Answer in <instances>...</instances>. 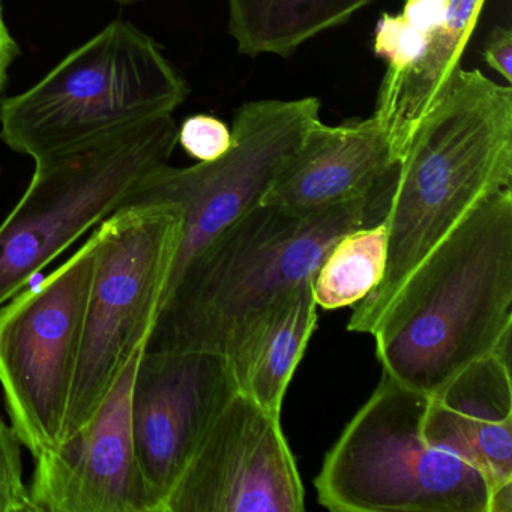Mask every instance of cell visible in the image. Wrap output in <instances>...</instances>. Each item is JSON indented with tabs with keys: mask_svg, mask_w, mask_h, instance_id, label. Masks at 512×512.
<instances>
[{
	"mask_svg": "<svg viewBox=\"0 0 512 512\" xmlns=\"http://www.w3.org/2000/svg\"><path fill=\"white\" fill-rule=\"evenodd\" d=\"M142 352L85 427L35 457L28 485L34 512H157L131 430V388Z\"/></svg>",
	"mask_w": 512,
	"mask_h": 512,
	"instance_id": "7c38bea8",
	"label": "cell"
},
{
	"mask_svg": "<svg viewBox=\"0 0 512 512\" xmlns=\"http://www.w3.org/2000/svg\"><path fill=\"white\" fill-rule=\"evenodd\" d=\"M304 484L281 416L236 391L206 431L164 512H302Z\"/></svg>",
	"mask_w": 512,
	"mask_h": 512,
	"instance_id": "30bf717a",
	"label": "cell"
},
{
	"mask_svg": "<svg viewBox=\"0 0 512 512\" xmlns=\"http://www.w3.org/2000/svg\"><path fill=\"white\" fill-rule=\"evenodd\" d=\"M484 4L485 0H448L445 17L428 37L421 58L394 83L380 86L374 116L388 131L398 160L422 116L460 68Z\"/></svg>",
	"mask_w": 512,
	"mask_h": 512,
	"instance_id": "2e32d148",
	"label": "cell"
},
{
	"mask_svg": "<svg viewBox=\"0 0 512 512\" xmlns=\"http://www.w3.org/2000/svg\"><path fill=\"white\" fill-rule=\"evenodd\" d=\"M422 434L481 472L490 487L488 512H512L511 364L476 359L428 397Z\"/></svg>",
	"mask_w": 512,
	"mask_h": 512,
	"instance_id": "4fadbf2b",
	"label": "cell"
},
{
	"mask_svg": "<svg viewBox=\"0 0 512 512\" xmlns=\"http://www.w3.org/2000/svg\"><path fill=\"white\" fill-rule=\"evenodd\" d=\"M112 2H116L119 5H134L139 4L140 0H112Z\"/></svg>",
	"mask_w": 512,
	"mask_h": 512,
	"instance_id": "cb8c5ba5",
	"label": "cell"
},
{
	"mask_svg": "<svg viewBox=\"0 0 512 512\" xmlns=\"http://www.w3.org/2000/svg\"><path fill=\"white\" fill-rule=\"evenodd\" d=\"M512 89L458 68L416 125L386 211L388 259L347 329L373 334L413 269L488 194L511 187Z\"/></svg>",
	"mask_w": 512,
	"mask_h": 512,
	"instance_id": "3957f363",
	"label": "cell"
},
{
	"mask_svg": "<svg viewBox=\"0 0 512 512\" xmlns=\"http://www.w3.org/2000/svg\"><path fill=\"white\" fill-rule=\"evenodd\" d=\"M425 46L427 37L410 26L403 14H383L374 32V53L388 62V70L380 86L391 85L413 67Z\"/></svg>",
	"mask_w": 512,
	"mask_h": 512,
	"instance_id": "d6986e66",
	"label": "cell"
},
{
	"mask_svg": "<svg viewBox=\"0 0 512 512\" xmlns=\"http://www.w3.org/2000/svg\"><path fill=\"white\" fill-rule=\"evenodd\" d=\"M428 397L383 373L314 479L335 512H488L490 487L463 458L422 434Z\"/></svg>",
	"mask_w": 512,
	"mask_h": 512,
	"instance_id": "5b68a950",
	"label": "cell"
},
{
	"mask_svg": "<svg viewBox=\"0 0 512 512\" xmlns=\"http://www.w3.org/2000/svg\"><path fill=\"white\" fill-rule=\"evenodd\" d=\"M397 161L376 116L335 127L320 121L260 203L308 211L343 202L373 190Z\"/></svg>",
	"mask_w": 512,
	"mask_h": 512,
	"instance_id": "5bb4252c",
	"label": "cell"
},
{
	"mask_svg": "<svg viewBox=\"0 0 512 512\" xmlns=\"http://www.w3.org/2000/svg\"><path fill=\"white\" fill-rule=\"evenodd\" d=\"M319 122L314 97L250 101L235 113L232 146L223 157L187 169L166 164L139 185L125 206L169 203L184 217L169 283L221 230L262 202Z\"/></svg>",
	"mask_w": 512,
	"mask_h": 512,
	"instance_id": "9c48e42d",
	"label": "cell"
},
{
	"mask_svg": "<svg viewBox=\"0 0 512 512\" xmlns=\"http://www.w3.org/2000/svg\"><path fill=\"white\" fill-rule=\"evenodd\" d=\"M187 95L157 44L116 20L34 88L0 101V137L37 161L172 115Z\"/></svg>",
	"mask_w": 512,
	"mask_h": 512,
	"instance_id": "277c9868",
	"label": "cell"
},
{
	"mask_svg": "<svg viewBox=\"0 0 512 512\" xmlns=\"http://www.w3.org/2000/svg\"><path fill=\"white\" fill-rule=\"evenodd\" d=\"M22 442L0 418V512H34L23 476Z\"/></svg>",
	"mask_w": 512,
	"mask_h": 512,
	"instance_id": "ffe728a7",
	"label": "cell"
},
{
	"mask_svg": "<svg viewBox=\"0 0 512 512\" xmlns=\"http://www.w3.org/2000/svg\"><path fill=\"white\" fill-rule=\"evenodd\" d=\"M512 190L481 200L413 269L374 329L383 373L431 397L476 359L511 364Z\"/></svg>",
	"mask_w": 512,
	"mask_h": 512,
	"instance_id": "6da1fadb",
	"label": "cell"
},
{
	"mask_svg": "<svg viewBox=\"0 0 512 512\" xmlns=\"http://www.w3.org/2000/svg\"><path fill=\"white\" fill-rule=\"evenodd\" d=\"M395 176L397 166L368 193L308 211L253 206L170 281L145 352L224 355L248 317L314 277L338 238L385 218Z\"/></svg>",
	"mask_w": 512,
	"mask_h": 512,
	"instance_id": "7a4b0ae2",
	"label": "cell"
},
{
	"mask_svg": "<svg viewBox=\"0 0 512 512\" xmlns=\"http://www.w3.org/2000/svg\"><path fill=\"white\" fill-rule=\"evenodd\" d=\"M17 55H19V46L8 31L4 19V8H2V2H0V92L7 83L8 68L13 64Z\"/></svg>",
	"mask_w": 512,
	"mask_h": 512,
	"instance_id": "603a6c76",
	"label": "cell"
},
{
	"mask_svg": "<svg viewBox=\"0 0 512 512\" xmlns=\"http://www.w3.org/2000/svg\"><path fill=\"white\" fill-rule=\"evenodd\" d=\"M178 142L190 157L200 163H208L218 160L229 151L232 146V130L214 116H191L179 128Z\"/></svg>",
	"mask_w": 512,
	"mask_h": 512,
	"instance_id": "44dd1931",
	"label": "cell"
},
{
	"mask_svg": "<svg viewBox=\"0 0 512 512\" xmlns=\"http://www.w3.org/2000/svg\"><path fill=\"white\" fill-rule=\"evenodd\" d=\"M229 32L241 55H293L377 0H227Z\"/></svg>",
	"mask_w": 512,
	"mask_h": 512,
	"instance_id": "e0dca14e",
	"label": "cell"
},
{
	"mask_svg": "<svg viewBox=\"0 0 512 512\" xmlns=\"http://www.w3.org/2000/svg\"><path fill=\"white\" fill-rule=\"evenodd\" d=\"M178 143L172 115L35 161L28 190L0 224V307L92 227L127 205Z\"/></svg>",
	"mask_w": 512,
	"mask_h": 512,
	"instance_id": "8992f818",
	"label": "cell"
},
{
	"mask_svg": "<svg viewBox=\"0 0 512 512\" xmlns=\"http://www.w3.org/2000/svg\"><path fill=\"white\" fill-rule=\"evenodd\" d=\"M97 248L94 230L64 265L0 307V386L34 457L64 437Z\"/></svg>",
	"mask_w": 512,
	"mask_h": 512,
	"instance_id": "ba28073f",
	"label": "cell"
},
{
	"mask_svg": "<svg viewBox=\"0 0 512 512\" xmlns=\"http://www.w3.org/2000/svg\"><path fill=\"white\" fill-rule=\"evenodd\" d=\"M184 217L169 203L124 206L97 226L82 346L62 440L103 406L148 343L175 266Z\"/></svg>",
	"mask_w": 512,
	"mask_h": 512,
	"instance_id": "52a82bcc",
	"label": "cell"
},
{
	"mask_svg": "<svg viewBox=\"0 0 512 512\" xmlns=\"http://www.w3.org/2000/svg\"><path fill=\"white\" fill-rule=\"evenodd\" d=\"M311 280L272 299L230 338L226 356L236 389L281 416L284 395L317 326Z\"/></svg>",
	"mask_w": 512,
	"mask_h": 512,
	"instance_id": "9a60e30c",
	"label": "cell"
},
{
	"mask_svg": "<svg viewBox=\"0 0 512 512\" xmlns=\"http://www.w3.org/2000/svg\"><path fill=\"white\" fill-rule=\"evenodd\" d=\"M388 259L385 220L350 230L334 242L311 278L317 307L340 310L367 298L383 280Z\"/></svg>",
	"mask_w": 512,
	"mask_h": 512,
	"instance_id": "ac0fdd59",
	"label": "cell"
},
{
	"mask_svg": "<svg viewBox=\"0 0 512 512\" xmlns=\"http://www.w3.org/2000/svg\"><path fill=\"white\" fill-rule=\"evenodd\" d=\"M236 389L220 353L143 350L131 388L137 460L157 512Z\"/></svg>",
	"mask_w": 512,
	"mask_h": 512,
	"instance_id": "8fae6325",
	"label": "cell"
},
{
	"mask_svg": "<svg viewBox=\"0 0 512 512\" xmlns=\"http://www.w3.org/2000/svg\"><path fill=\"white\" fill-rule=\"evenodd\" d=\"M485 62L491 70L512 82V32L509 28L493 29L484 47Z\"/></svg>",
	"mask_w": 512,
	"mask_h": 512,
	"instance_id": "7402d4cb",
	"label": "cell"
}]
</instances>
